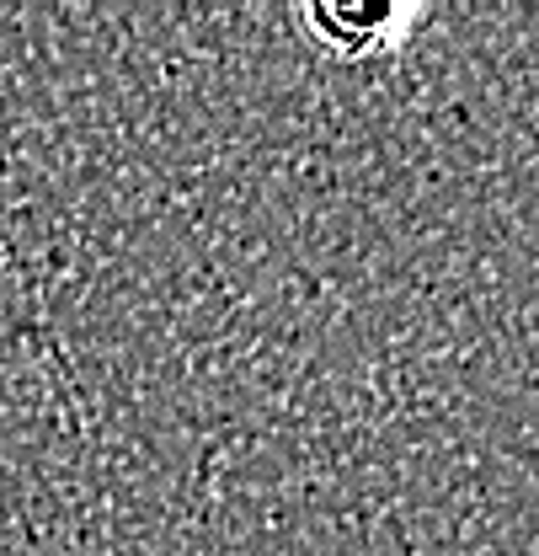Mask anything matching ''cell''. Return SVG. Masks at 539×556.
Here are the masks:
<instances>
[{
  "instance_id": "cell-1",
  "label": "cell",
  "mask_w": 539,
  "mask_h": 556,
  "mask_svg": "<svg viewBox=\"0 0 539 556\" xmlns=\"http://www.w3.org/2000/svg\"><path fill=\"white\" fill-rule=\"evenodd\" d=\"M422 16H427V5H358V0H310L299 11V22L332 60L396 54Z\"/></svg>"
}]
</instances>
